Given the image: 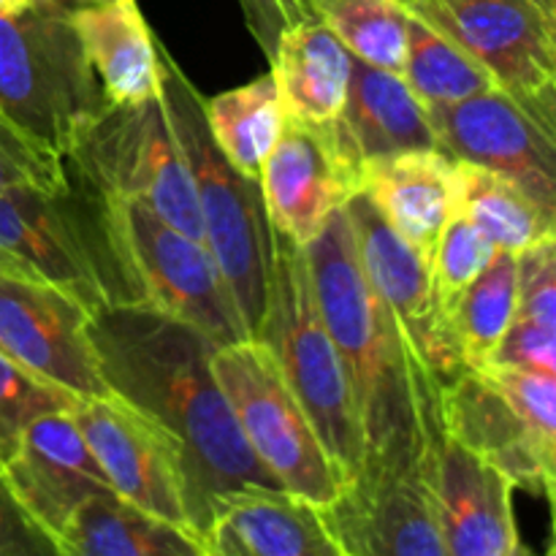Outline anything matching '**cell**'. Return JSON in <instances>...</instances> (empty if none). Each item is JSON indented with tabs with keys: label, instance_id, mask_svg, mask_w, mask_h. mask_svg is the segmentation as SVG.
<instances>
[{
	"label": "cell",
	"instance_id": "cell-1",
	"mask_svg": "<svg viewBox=\"0 0 556 556\" xmlns=\"http://www.w3.org/2000/svg\"><path fill=\"white\" fill-rule=\"evenodd\" d=\"M87 334L106 389L177 440L190 530L204 538L231 494L280 489L250 451L212 372L215 345L199 329L134 302L90 313Z\"/></svg>",
	"mask_w": 556,
	"mask_h": 556
},
{
	"label": "cell",
	"instance_id": "cell-2",
	"mask_svg": "<svg viewBox=\"0 0 556 556\" xmlns=\"http://www.w3.org/2000/svg\"><path fill=\"white\" fill-rule=\"evenodd\" d=\"M304 258L315 302L351 383L362 427V462H418L427 434L438 427V389L364 277L345 206L304 248Z\"/></svg>",
	"mask_w": 556,
	"mask_h": 556
},
{
	"label": "cell",
	"instance_id": "cell-3",
	"mask_svg": "<svg viewBox=\"0 0 556 556\" xmlns=\"http://www.w3.org/2000/svg\"><path fill=\"white\" fill-rule=\"evenodd\" d=\"M0 266L68 293L87 313L144 302L117 199L68 157L63 188L0 193Z\"/></svg>",
	"mask_w": 556,
	"mask_h": 556
},
{
	"label": "cell",
	"instance_id": "cell-4",
	"mask_svg": "<svg viewBox=\"0 0 556 556\" xmlns=\"http://www.w3.org/2000/svg\"><path fill=\"white\" fill-rule=\"evenodd\" d=\"M157 60L161 101L193 179L204 248L210 250L231 291L244 331L255 340L266 313L275 258V228L266 217L261 185L258 179L239 174L217 150L201 109L204 96L161 41Z\"/></svg>",
	"mask_w": 556,
	"mask_h": 556
},
{
	"label": "cell",
	"instance_id": "cell-5",
	"mask_svg": "<svg viewBox=\"0 0 556 556\" xmlns=\"http://www.w3.org/2000/svg\"><path fill=\"white\" fill-rule=\"evenodd\" d=\"M255 340L275 356L288 389L307 413L342 481L364 459L362 427L342 356L324 324L304 248L275 233L269 296Z\"/></svg>",
	"mask_w": 556,
	"mask_h": 556
},
{
	"label": "cell",
	"instance_id": "cell-6",
	"mask_svg": "<svg viewBox=\"0 0 556 556\" xmlns=\"http://www.w3.org/2000/svg\"><path fill=\"white\" fill-rule=\"evenodd\" d=\"M71 9V0H38L25 14L0 16V112L63 157L103 106Z\"/></svg>",
	"mask_w": 556,
	"mask_h": 556
},
{
	"label": "cell",
	"instance_id": "cell-7",
	"mask_svg": "<svg viewBox=\"0 0 556 556\" xmlns=\"http://www.w3.org/2000/svg\"><path fill=\"white\" fill-rule=\"evenodd\" d=\"M212 372L250 451L282 492L326 508L340 492L342 476L288 389L269 348L261 340L215 348Z\"/></svg>",
	"mask_w": 556,
	"mask_h": 556
},
{
	"label": "cell",
	"instance_id": "cell-8",
	"mask_svg": "<svg viewBox=\"0 0 556 556\" xmlns=\"http://www.w3.org/2000/svg\"><path fill=\"white\" fill-rule=\"evenodd\" d=\"M65 157L103 193L139 201L163 223L204 244L193 179L163 101L103 103Z\"/></svg>",
	"mask_w": 556,
	"mask_h": 556
},
{
	"label": "cell",
	"instance_id": "cell-9",
	"mask_svg": "<svg viewBox=\"0 0 556 556\" xmlns=\"http://www.w3.org/2000/svg\"><path fill=\"white\" fill-rule=\"evenodd\" d=\"M465 49L500 90L556 106V0H396Z\"/></svg>",
	"mask_w": 556,
	"mask_h": 556
},
{
	"label": "cell",
	"instance_id": "cell-10",
	"mask_svg": "<svg viewBox=\"0 0 556 556\" xmlns=\"http://www.w3.org/2000/svg\"><path fill=\"white\" fill-rule=\"evenodd\" d=\"M427 112L451 161L489 168L556 212V106L497 87Z\"/></svg>",
	"mask_w": 556,
	"mask_h": 556
},
{
	"label": "cell",
	"instance_id": "cell-11",
	"mask_svg": "<svg viewBox=\"0 0 556 556\" xmlns=\"http://www.w3.org/2000/svg\"><path fill=\"white\" fill-rule=\"evenodd\" d=\"M117 206L141 299L199 329L215 348L250 340L210 250L139 201L117 199Z\"/></svg>",
	"mask_w": 556,
	"mask_h": 556
},
{
	"label": "cell",
	"instance_id": "cell-12",
	"mask_svg": "<svg viewBox=\"0 0 556 556\" xmlns=\"http://www.w3.org/2000/svg\"><path fill=\"white\" fill-rule=\"evenodd\" d=\"M345 212L364 277L389 307L391 318L402 329L413 356L434 389H445L465 372L467 364L434 299L427 258L383 220L364 193L353 195Z\"/></svg>",
	"mask_w": 556,
	"mask_h": 556
},
{
	"label": "cell",
	"instance_id": "cell-13",
	"mask_svg": "<svg viewBox=\"0 0 556 556\" xmlns=\"http://www.w3.org/2000/svg\"><path fill=\"white\" fill-rule=\"evenodd\" d=\"M87 320L90 313L68 293L0 266V353L76 400L112 394L98 369Z\"/></svg>",
	"mask_w": 556,
	"mask_h": 556
},
{
	"label": "cell",
	"instance_id": "cell-14",
	"mask_svg": "<svg viewBox=\"0 0 556 556\" xmlns=\"http://www.w3.org/2000/svg\"><path fill=\"white\" fill-rule=\"evenodd\" d=\"M421 476L445 556H510L519 546L514 483L438 427L421 451Z\"/></svg>",
	"mask_w": 556,
	"mask_h": 556
},
{
	"label": "cell",
	"instance_id": "cell-15",
	"mask_svg": "<svg viewBox=\"0 0 556 556\" xmlns=\"http://www.w3.org/2000/svg\"><path fill=\"white\" fill-rule=\"evenodd\" d=\"M320 510L351 556H445L421 459L410 465L362 462Z\"/></svg>",
	"mask_w": 556,
	"mask_h": 556
},
{
	"label": "cell",
	"instance_id": "cell-16",
	"mask_svg": "<svg viewBox=\"0 0 556 556\" xmlns=\"http://www.w3.org/2000/svg\"><path fill=\"white\" fill-rule=\"evenodd\" d=\"M71 416L117 497L188 527L182 459L166 429L114 394L76 400Z\"/></svg>",
	"mask_w": 556,
	"mask_h": 556
},
{
	"label": "cell",
	"instance_id": "cell-17",
	"mask_svg": "<svg viewBox=\"0 0 556 556\" xmlns=\"http://www.w3.org/2000/svg\"><path fill=\"white\" fill-rule=\"evenodd\" d=\"M258 185L275 233L307 248L326 220L358 193V172L337 150L329 125L286 119L261 166Z\"/></svg>",
	"mask_w": 556,
	"mask_h": 556
},
{
	"label": "cell",
	"instance_id": "cell-18",
	"mask_svg": "<svg viewBox=\"0 0 556 556\" xmlns=\"http://www.w3.org/2000/svg\"><path fill=\"white\" fill-rule=\"evenodd\" d=\"M438 421L448 438L497 467L514 489L552 503L556 448L543 443L489 375L465 369L438 391Z\"/></svg>",
	"mask_w": 556,
	"mask_h": 556
},
{
	"label": "cell",
	"instance_id": "cell-19",
	"mask_svg": "<svg viewBox=\"0 0 556 556\" xmlns=\"http://www.w3.org/2000/svg\"><path fill=\"white\" fill-rule=\"evenodd\" d=\"M0 470L33 519L54 538L85 500L112 492L71 410L27 424Z\"/></svg>",
	"mask_w": 556,
	"mask_h": 556
},
{
	"label": "cell",
	"instance_id": "cell-20",
	"mask_svg": "<svg viewBox=\"0 0 556 556\" xmlns=\"http://www.w3.org/2000/svg\"><path fill=\"white\" fill-rule=\"evenodd\" d=\"M204 546L210 556H351L318 505L282 489H248L223 500Z\"/></svg>",
	"mask_w": 556,
	"mask_h": 556
},
{
	"label": "cell",
	"instance_id": "cell-21",
	"mask_svg": "<svg viewBox=\"0 0 556 556\" xmlns=\"http://www.w3.org/2000/svg\"><path fill=\"white\" fill-rule=\"evenodd\" d=\"M329 130L337 150L358 174L364 163L375 157L407 150H438L427 106L413 96L405 79L356 58L345 106Z\"/></svg>",
	"mask_w": 556,
	"mask_h": 556
},
{
	"label": "cell",
	"instance_id": "cell-22",
	"mask_svg": "<svg viewBox=\"0 0 556 556\" xmlns=\"http://www.w3.org/2000/svg\"><path fill=\"white\" fill-rule=\"evenodd\" d=\"M358 193L429 264L438 233L459 212L456 161L440 150H407L362 166Z\"/></svg>",
	"mask_w": 556,
	"mask_h": 556
},
{
	"label": "cell",
	"instance_id": "cell-23",
	"mask_svg": "<svg viewBox=\"0 0 556 556\" xmlns=\"http://www.w3.org/2000/svg\"><path fill=\"white\" fill-rule=\"evenodd\" d=\"M71 25L103 103L139 106L161 101L157 38L136 0L74 5Z\"/></svg>",
	"mask_w": 556,
	"mask_h": 556
},
{
	"label": "cell",
	"instance_id": "cell-24",
	"mask_svg": "<svg viewBox=\"0 0 556 556\" xmlns=\"http://www.w3.org/2000/svg\"><path fill=\"white\" fill-rule=\"evenodd\" d=\"M269 76L286 119L324 128L340 117L351 85L353 54L315 16L293 22L277 36Z\"/></svg>",
	"mask_w": 556,
	"mask_h": 556
},
{
	"label": "cell",
	"instance_id": "cell-25",
	"mask_svg": "<svg viewBox=\"0 0 556 556\" xmlns=\"http://www.w3.org/2000/svg\"><path fill=\"white\" fill-rule=\"evenodd\" d=\"M63 556H210L190 527L101 492L74 510L58 535Z\"/></svg>",
	"mask_w": 556,
	"mask_h": 556
},
{
	"label": "cell",
	"instance_id": "cell-26",
	"mask_svg": "<svg viewBox=\"0 0 556 556\" xmlns=\"http://www.w3.org/2000/svg\"><path fill=\"white\" fill-rule=\"evenodd\" d=\"M459 212L470 217L500 253L519 255L556 239V212L489 168L456 161Z\"/></svg>",
	"mask_w": 556,
	"mask_h": 556
},
{
	"label": "cell",
	"instance_id": "cell-27",
	"mask_svg": "<svg viewBox=\"0 0 556 556\" xmlns=\"http://www.w3.org/2000/svg\"><path fill=\"white\" fill-rule=\"evenodd\" d=\"M212 141L239 174L258 179L266 155L286 128L280 96L269 74L201 101Z\"/></svg>",
	"mask_w": 556,
	"mask_h": 556
},
{
	"label": "cell",
	"instance_id": "cell-28",
	"mask_svg": "<svg viewBox=\"0 0 556 556\" xmlns=\"http://www.w3.org/2000/svg\"><path fill=\"white\" fill-rule=\"evenodd\" d=\"M516 255L500 253L470 282L448 313L451 334L467 369H483L492 362L505 331L516 318Z\"/></svg>",
	"mask_w": 556,
	"mask_h": 556
},
{
	"label": "cell",
	"instance_id": "cell-29",
	"mask_svg": "<svg viewBox=\"0 0 556 556\" xmlns=\"http://www.w3.org/2000/svg\"><path fill=\"white\" fill-rule=\"evenodd\" d=\"M402 79L427 109L451 106L481 92L497 90L494 76L478 60L448 38L438 36L416 16L407 22V58Z\"/></svg>",
	"mask_w": 556,
	"mask_h": 556
},
{
	"label": "cell",
	"instance_id": "cell-30",
	"mask_svg": "<svg viewBox=\"0 0 556 556\" xmlns=\"http://www.w3.org/2000/svg\"><path fill=\"white\" fill-rule=\"evenodd\" d=\"M309 14L324 22L353 58L402 76L410 16L396 0H309Z\"/></svg>",
	"mask_w": 556,
	"mask_h": 556
},
{
	"label": "cell",
	"instance_id": "cell-31",
	"mask_svg": "<svg viewBox=\"0 0 556 556\" xmlns=\"http://www.w3.org/2000/svg\"><path fill=\"white\" fill-rule=\"evenodd\" d=\"M497 248L486 239V233L467 215L454 212L443 231L438 233L432 255H429V277H432L434 299L448 320L456 299L476 282V277L492 264Z\"/></svg>",
	"mask_w": 556,
	"mask_h": 556
},
{
	"label": "cell",
	"instance_id": "cell-32",
	"mask_svg": "<svg viewBox=\"0 0 556 556\" xmlns=\"http://www.w3.org/2000/svg\"><path fill=\"white\" fill-rule=\"evenodd\" d=\"M74 405L76 396L41 383L0 353V467L14 454L27 424Z\"/></svg>",
	"mask_w": 556,
	"mask_h": 556
},
{
	"label": "cell",
	"instance_id": "cell-33",
	"mask_svg": "<svg viewBox=\"0 0 556 556\" xmlns=\"http://www.w3.org/2000/svg\"><path fill=\"white\" fill-rule=\"evenodd\" d=\"M65 185V157L38 144L14 119L0 112V193L5 190H58Z\"/></svg>",
	"mask_w": 556,
	"mask_h": 556
},
{
	"label": "cell",
	"instance_id": "cell-34",
	"mask_svg": "<svg viewBox=\"0 0 556 556\" xmlns=\"http://www.w3.org/2000/svg\"><path fill=\"white\" fill-rule=\"evenodd\" d=\"M478 372L489 375L497 389L514 402L516 410L525 416L532 432L546 445L556 448V375L527 372L514 367H483Z\"/></svg>",
	"mask_w": 556,
	"mask_h": 556
},
{
	"label": "cell",
	"instance_id": "cell-35",
	"mask_svg": "<svg viewBox=\"0 0 556 556\" xmlns=\"http://www.w3.org/2000/svg\"><path fill=\"white\" fill-rule=\"evenodd\" d=\"M516 318L556 329V239L516 255Z\"/></svg>",
	"mask_w": 556,
	"mask_h": 556
},
{
	"label": "cell",
	"instance_id": "cell-36",
	"mask_svg": "<svg viewBox=\"0 0 556 556\" xmlns=\"http://www.w3.org/2000/svg\"><path fill=\"white\" fill-rule=\"evenodd\" d=\"M0 556H63L47 527L33 519L0 470Z\"/></svg>",
	"mask_w": 556,
	"mask_h": 556
},
{
	"label": "cell",
	"instance_id": "cell-37",
	"mask_svg": "<svg viewBox=\"0 0 556 556\" xmlns=\"http://www.w3.org/2000/svg\"><path fill=\"white\" fill-rule=\"evenodd\" d=\"M514 367L527 372L556 375V329L514 318L486 367Z\"/></svg>",
	"mask_w": 556,
	"mask_h": 556
},
{
	"label": "cell",
	"instance_id": "cell-38",
	"mask_svg": "<svg viewBox=\"0 0 556 556\" xmlns=\"http://www.w3.org/2000/svg\"><path fill=\"white\" fill-rule=\"evenodd\" d=\"M239 9H242L250 36L258 41L266 58L275 49L277 36L288 25L304 20V16H313L309 0H239Z\"/></svg>",
	"mask_w": 556,
	"mask_h": 556
},
{
	"label": "cell",
	"instance_id": "cell-39",
	"mask_svg": "<svg viewBox=\"0 0 556 556\" xmlns=\"http://www.w3.org/2000/svg\"><path fill=\"white\" fill-rule=\"evenodd\" d=\"M38 0H0V16H20L30 11Z\"/></svg>",
	"mask_w": 556,
	"mask_h": 556
},
{
	"label": "cell",
	"instance_id": "cell-40",
	"mask_svg": "<svg viewBox=\"0 0 556 556\" xmlns=\"http://www.w3.org/2000/svg\"><path fill=\"white\" fill-rule=\"evenodd\" d=\"M510 556H535V554H532V552H530V548H527V546H525V543H519V546H516V548H514V554H510Z\"/></svg>",
	"mask_w": 556,
	"mask_h": 556
},
{
	"label": "cell",
	"instance_id": "cell-41",
	"mask_svg": "<svg viewBox=\"0 0 556 556\" xmlns=\"http://www.w3.org/2000/svg\"><path fill=\"white\" fill-rule=\"evenodd\" d=\"M74 5H96V3H106V0H71Z\"/></svg>",
	"mask_w": 556,
	"mask_h": 556
}]
</instances>
